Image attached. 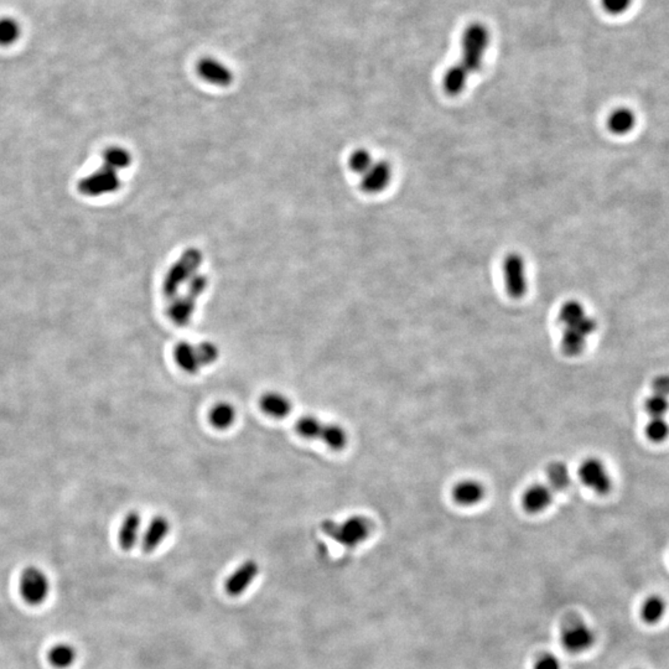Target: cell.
Listing matches in <instances>:
<instances>
[{"mask_svg":"<svg viewBox=\"0 0 669 669\" xmlns=\"http://www.w3.org/2000/svg\"><path fill=\"white\" fill-rule=\"evenodd\" d=\"M558 322L562 326L560 347L569 357H576L583 352L590 334L596 330V320L586 314L579 301L569 300L560 307Z\"/></svg>","mask_w":669,"mask_h":669,"instance_id":"1","label":"cell"},{"mask_svg":"<svg viewBox=\"0 0 669 669\" xmlns=\"http://www.w3.org/2000/svg\"><path fill=\"white\" fill-rule=\"evenodd\" d=\"M490 43V33L481 23L468 25L461 38V58L458 66L471 76L483 67V56Z\"/></svg>","mask_w":669,"mask_h":669,"instance_id":"2","label":"cell"},{"mask_svg":"<svg viewBox=\"0 0 669 669\" xmlns=\"http://www.w3.org/2000/svg\"><path fill=\"white\" fill-rule=\"evenodd\" d=\"M322 532L336 543L346 548H354L372 534L373 523L364 516H351L341 523L327 520L322 523Z\"/></svg>","mask_w":669,"mask_h":669,"instance_id":"3","label":"cell"},{"mask_svg":"<svg viewBox=\"0 0 669 669\" xmlns=\"http://www.w3.org/2000/svg\"><path fill=\"white\" fill-rule=\"evenodd\" d=\"M202 263V253L196 248H190L182 253L172 268L167 270L164 279V295L172 300L179 295L180 288L186 284L192 275L196 274Z\"/></svg>","mask_w":669,"mask_h":669,"instance_id":"4","label":"cell"},{"mask_svg":"<svg viewBox=\"0 0 669 669\" xmlns=\"http://www.w3.org/2000/svg\"><path fill=\"white\" fill-rule=\"evenodd\" d=\"M19 593L28 605L38 606L50 594V581L41 569L26 567L20 575Z\"/></svg>","mask_w":669,"mask_h":669,"instance_id":"5","label":"cell"},{"mask_svg":"<svg viewBox=\"0 0 669 669\" xmlns=\"http://www.w3.org/2000/svg\"><path fill=\"white\" fill-rule=\"evenodd\" d=\"M502 274L507 294L513 299H521L528 290V279L525 259L517 253L508 254L502 263Z\"/></svg>","mask_w":669,"mask_h":669,"instance_id":"6","label":"cell"},{"mask_svg":"<svg viewBox=\"0 0 669 669\" xmlns=\"http://www.w3.org/2000/svg\"><path fill=\"white\" fill-rule=\"evenodd\" d=\"M120 187L118 174L110 167H103L82 179L78 184V190L86 196H102L105 194L117 191Z\"/></svg>","mask_w":669,"mask_h":669,"instance_id":"7","label":"cell"},{"mask_svg":"<svg viewBox=\"0 0 669 669\" xmlns=\"http://www.w3.org/2000/svg\"><path fill=\"white\" fill-rule=\"evenodd\" d=\"M579 478L586 488L598 495H607L612 488V480L609 470L601 460L589 458L579 466Z\"/></svg>","mask_w":669,"mask_h":669,"instance_id":"8","label":"cell"},{"mask_svg":"<svg viewBox=\"0 0 669 669\" xmlns=\"http://www.w3.org/2000/svg\"><path fill=\"white\" fill-rule=\"evenodd\" d=\"M595 640L593 628L583 621L570 622L560 633V642L570 653H583L590 650Z\"/></svg>","mask_w":669,"mask_h":669,"instance_id":"9","label":"cell"},{"mask_svg":"<svg viewBox=\"0 0 669 669\" xmlns=\"http://www.w3.org/2000/svg\"><path fill=\"white\" fill-rule=\"evenodd\" d=\"M258 574L259 565L257 562L253 559L246 560L226 579L223 584L225 593L231 598L241 596L253 584L254 579L257 578Z\"/></svg>","mask_w":669,"mask_h":669,"instance_id":"10","label":"cell"},{"mask_svg":"<svg viewBox=\"0 0 669 669\" xmlns=\"http://www.w3.org/2000/svg\"><path fill=\"white\" fill-rule=\"evenodd\" d=\"M199 76L214 86L228 87L233 82V72L225 63L212 58H201L197 63Z\"/></svg>","mask_w":669,"mask_h":669,"instance_id":"11","label":"cell"},{"mask_svg":"<svg viewBox=\"0 0 669 669\" xmlns=\"http://www.w3.org/2000/svg\"><path fill=\"white\" fill-rule=\"evenodd\" d=\"M393 170L387 162H374L372 167L364 172L361 179V189L367 194L383 191L392 180Z\"/></svg>","mask_w":669,"mask_h":669,"instance_id":"12","label":"cell"},{"mask_svg":"<svg viewBox=\"0 0 669 669\" xmlns=\"http://www.w3.org/2000/svg\"><path fill=\"white\" fill-rule=\"evenodd\" d=\"M554 491L544 483H534L525 490L521 503L525 511L532 515L542 513L553 503Z\"/></svg>","mask_w":669,"mask_h":669,"instance_id":"13","label":"cell"},{"mask_svg":"<svg viewBox=\"0 0 669 669\" xmlns=\"http://www.w3.org/2000/svg\"><path fill=\"white\" fill-rule=\"evenodd\" d=\"M485 496H486V488L483 486V483L473 478L461 480L460 483H455L454 488L451 490V497L455 503L463 507L476 506L483 502Z\"/></svg>","mask_w":669,"mask_h":669,"instance_id":"14","label":"cell"},{"mask_svg":"<svg viewBox=\"0 0 669 669\" xmlns=\"http://www.w3.org/2000/svg\"><path fill=\"white\" fill-rule=\"evenodd\" d=\"M170 530L172 526L167 517H153L142 537V549L144 553H153L154 550L163 544L164 540L170 533Z\"/></svg>","mask_w":669,"mask_h":669,"instance_id":"15","label":"cell"},{"mask_svg":"<svg viewBox=\"0 0 669 669\" xmlns=\"http://www.w3.org/2000/svg\"><path fill=\"white\" fill-rule=\"evenodd\" d=\"M259 408L265 416L274 419H284L290 416L293 403L285 394L277 391H269L259 398Z\"/></svg>","mask_w":669,"mask_h":669,"instance_id":"16","label":"cell"},{"mask_svg":"<svg viewBox=\"0 0 669 669\" xmlns=\"http://www.w3.org/2000/svg\"><path fill=\"white\" fill-rule=\"evenodd\" d=\"M196 299L190 295H177L169 302L167 316L177 326L190 324L196 309Z\"/></svg>","mask_w":669,"mask_h":669,"instance_id":"17","label":"cell"},{"mask_svg":"<svg viewBox=\"0 0 669 669\" xmlns=\"http://www.w3.org/2000/svg\"><path fill=\"white\" fill-rule=\"evenodd\" d=\"M172 356L177 367L187 374H197L202 368L197 354L196 344H190L187 341H180L175 344Z\"/></svg>","mask_w":669,"mask_h":669,"instance_id":"18","label":"cell"},{"mask_svg":"<svg viewBox=\"0 0 669 669\" xmlns=\"http://www.w3.org/2000/svg\"><path fill=\"white\" fill-rule=\"evenodd\" d=\"M142 516L138 512L132 511L125 515L118 532V544L125 552L133 549L140 535Z\"/></svg>","mask_w":669,"mask_h":669,"instance_id":"19","label":"cell"},{"mask_svg":"<svg viewBox=\"0 0 669 669\" xmlns=\"http://www.w3.org/2000/svg\"><path fill=\"white\" fill-rule=\"evenodd\" d=\"M237 419V411L230 401H218L209 413V421L217 431H227Z\"/></svg>","mask_w":669,"mask_h":669,"instance_id":"20","label":"cell"},{"mask_svg":"<svg viewBox=\"0 0 669 669\" xmlns=\"http://www.w3.org/2000/svg\"><path fill=\"white\" fill-rule=\"evenodd\" d=\"M77 658V650L70 643H56L48 652V660L53 668L66 669L71 667Z\"/></svg>","mask_w":669,"mask_h":669,"instance_id":"21","label":"cell"},{"mask_svg":"<svg viewBox=\"0 0 669 669\" xmlns=\"http://www.w3.org/2000/svg\"><path fill=\"white\" fill-rule=\"evenodd\" d=\"M667 610V604L658 595H652L642 602L640 609V615L642 621L648 625H655L663 618Z\"/></svg>","mask_w":669,"mask_h":669,"instance_id":"22","label":"cell"},{"mask_svg":"<svg viewBox=\"0 0 669 669\" xmlns=\"http://www.w3.org/2000/svg\"><path fill=\"white\" fill-rule=\"evenodd\" d=\"M320 439L322 443L334 451H341L349 444V434L344 426L334 423L324 424Z\"/></svg>","mask_w":669,"mask_h":669,"instance_id":"23","label":"cell"},{"mask_svg":"<svg viewBox=\"0 0 669 669\" xmlns=\"http://www.w3.org/2000/svg\"><path fill=\"white\" fill-rule=\"evenodd\" d=\"M547 478L549 483V488L554 492L565 491L571 483V476H570L568 466L560 461H554L548 465Z\"/></svg>","mask_w":669,"mask_h":669,"instance_id":"24","label":"cell"},{"mask_svg":"<svg viewBox=\"0 0 669 669\" xmlns=\"http://www.w3.org/2000/svg\"><path fill=\"white\" fill-rule=\"evenodd\" d=\"M635 115L628 108H617L612 112L607 120L609 130L617 135L628 133L635 127Z\"/></svg>","mask_w":669,"mask_h":669,"instance_id":"25","label":"cell"},{"mask_svg":"<svg viewBox=\"0 0 669 669\" xmlns=\"http://www.w3.org/2000/svg\"><path fill=\"white\" fill-rule=\"evenodd\" d=\"M324 428V423L315 416H302L295 423V431L300 435L302 439H320L321 431Z\"/></svg>","mask_w":669,"mask_h":669,"instance_id":"26","label":"cell"},{"mask_svg":"<svg viewBox=\"0 0 669 669\" xmlns=\"http://www.w3.org/2000/svg\"><path fill=\"white\" fill-rule=\"evenodd\" d=\"M21 36V26L10 16L0 18V46H11Z\"/></svg>","mask_w":669,"mask_h":669,"instance_id":"27","label":"cell"},{"mask_svg":"<svg viewBox=\"0 0 669 669\" xmlns=\"http://www.w3.org/2000/svg\"><path fill=\"white\" fill-rule=\"evenodd\" d=\"M103 160H105L103 165L118 172L120 169L130 167V163H132V155L125 148L112 147V148L107 149L103 153Z\"/></svg>","mask_w":669,"mask_h":669,"instance_id":"28","label":"cell"},{"mask_svg":"<svg viewBox=\"0 0 669 669\" xmlns=\"http://www.w3.org/2000/svg\"><path fill=\"white\" fill-rule=\"evenodd\" d=\"M645 409L650 419H665L669 411V397L653 393L645 401Z\"/></svg>","mask_w":669,"mask_h":669,"instance_id":"29","label":"cell"},{"mask_svg":"<svg viewBox=\"0 0 669 669\" xmlns=\"http://www.w3.org/2000/svg\"><path fill=\"white\" fill-rule=\"evenodd\" d=\"M373 163L374 162L372 155L366 149H356L354 153L349 155V169L356 174H359L361 177L372 167Z\"/></svg>","mask_w":669,"mask_h":669,"instance_id":"30","label":"cell"},{"mask_svg":"<svg viewBox=\"0 0 669 669\" xmlns=\"http://www.w3.org/2000/svg\"><path fill=\"white\" fill-rule=\"evenodd\" d=\"M646 435L653 443H662L669 436V424L665 419H650L646 426Z\"/></svg>","mask_w":669,"mask_h":669,"instance_id":"31","label":"cell"},{"mask_svg":"<svg viewBox=\"0 0 669 669\" xmlns=\"http://www.w3.org/2000/svg\"><path fill=\"white\" fill-rule=\"evenodd\" d=\"M196 351L202 367L211 366L220 359V349L217 347V344L211 341H202L196 344Z\"/></svg>","mask_w":669,"mask_h":669,"instance_id":"32","label":"cell"},{"mask_svg":"<svg viewBox=\"0 0 669 669\" xmlns=\"http://www.w3.org/2000/svg\"><path fill=\"white\" fill-rule=\"evenodd\" d=\"M187 284V295L194 297V299H197V297L202 295L205 293L206 289H207V278L205 275H202L200 273H196L195 275H192L190 278V280L186 283Z\"/></svg>","mask_w":669,"mask_h":669,"instance_id":"33","label":"cell"},{"mask_svg":"<svg viewBox=\"0 0 669 669\" xmlns=\"http://www.w3.org/2000/svg\"><path fill=\"white\" fill-rule=\"evenodd\" d=\"M633 0H601L602 8L609 14L620 15L630 9Z\"/></svg>","mask_w":669,"mask_h":669,"instance_id":"34","label":"cell"},{"mask_svg":"<svg viewBox=\"0 0 669 669\" xmlns=\"http://www.w3.org/2000/svg\"><path fill=\"white\" fill-rule=\"evenodd\" d=\"M533 669H562V665L555 655H544L538 658Z\"/></svg>","mask_w":669,"mask_h":669,"instance_id":"35","label":"cell"},{"mask_svg":"<svg viewBox=\"0 0 669 669\" xmlns=\"http://www.w3.org/2000/svg\"><path fill=\"white\" fill-rule=\"evenodd\" d=\"M652 392L669 397V374H662L652 383Z\"/></svg>","mask_w":669,"mask_h":669,"instance_id":"36","label":"cell"}]
</instances>
